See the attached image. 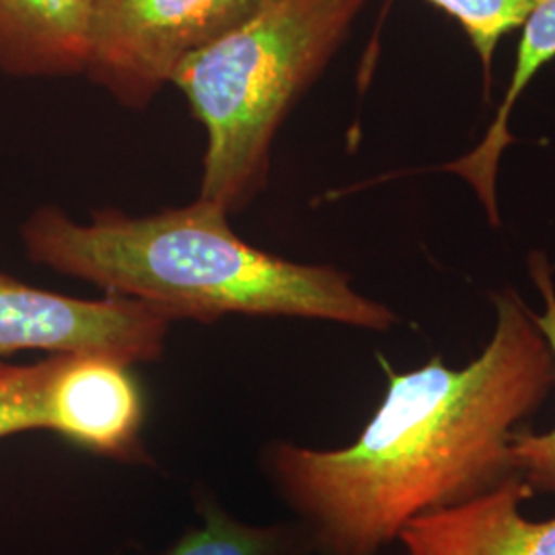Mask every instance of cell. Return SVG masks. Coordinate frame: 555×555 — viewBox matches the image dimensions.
<instances>
[{"mask_svg": "<svg viewBox=\"0 0 555 555\" xmlns=\"http://www.w3.org/2000/svg\"><path fill=\"white\" fill-rule=\"evenodd\" d=\"M366 0H263L199 48L171 82L206 132L198 198L224 212L268 183L282 121L348 40Z\"/></svg>", "mask_w": 555, "mask_h": 555, "instance_id": "3", "label": "cell"}, {"mask_svg": "<svg viewBox=\"0 0 555 555\" xmlns=\"http://www.w3.org/2000/svg\"><path fill=\"white\" fill-rule=\"evenodd\" d=\"M555 60V0H541L520 27L516 46L515 68L506 87L504 100L498 105L496 116L490 121L483 139L476 149L459 159L442 165V171L465 179L486 208L488 220L498 227L496 179L504 151L513 144L511 118L516 103L527 91L537 73Z\"/></svg>", "mask_w": 555, "mask_h": 555, "instance_id": "9", "label": "cell"}, {"mask_svg": "<svg viewBox=\"0 0 555 555\" xmlns=\"http://www.w3.org/2000/svg\"><path fill=\"white\" fill-rule=\"evenodd\" d=\"M107 0H93V4H95V9H100V7H103Z\"/></svg>", "mask_w": 555, "mask_h": 555, "instance_id": "14", "label": "cell"}, {"mask_svg": "<svg viewBox=\"0 0 555 555\" xmlns=\"http://www.w3.org/2000/svg\"><path fill=\"white\" fill-rule=\"evenodd\" d=\"M95 13L93 0H0V75L85 77Z\"/></svg>", "mask_w": 555, "mask_h": 555, "instance_id": "8", "label": "cell"}, {"mask_svg": "<svg viewBox=\"0 0 555 555\" xmlns=\"http://www.w3.org/2000/svg\"><path fill=\"white\" fill-rule=\"evenodd\" d=\"M48 358L0 369V438L43 430V387Z\"/></svg>", "mask_w": 555, "mask_h": 555, "instance_id": "13", "label": "cell"}, {"mask_svg": "<svg viewBox=\"0 0 555 555\" xmlns=\"http://www.w3.org/2000/svg\"><path fill=\"white\" fill-rule=\"evenodd\" d=\"M202 522L165 555H313L297 520L247 522L215 500H202Z\"/></svg>", "mask_w": 555, "mask_h": 555, "instance_id": "10", "label": "cell"}, {"mask_svg": "<svg viewBox=\"0 0 555 555\" xmlns=\"http://www.w3.org/2000/svg\"><path fill=\"white\" fill-rule=\"evenodd\" d=\"M461 25L483 68V87L492 91V68L500 40L520 29L541 0H428Z\"/></svg>", "mask_w": 555, "mask_h": 555, "instance_id": "12", "label": "cell"}, {"mask_svg": "<svg viewBox=\"0 0 555 555\" xmlns=\"http://www.w3.org/2000/svg\"><path fill=\"white\" fill-rule=\"evenodd\" d=\"M496 325L469 364L433 357L397 373L350 444L268 440L259 469L313 555H378L408 522L481 496L516 476L513 440L555 387L552 348L527 302L494 295Z\"/></svg>", "mask_w": 555, "mask_h": 555, "instance_id": "1", "label": "cell"}, {"mask_svg": "<svg viewBox=\"0 0 555 555\" xmlns=\"http://www.w3.org/2000/svg\"><path fill=\"white\" fill-rule=\"evenodd\" d=\"M171 323L140 300L66 297L0 272V369L25 350L100 354L128 366L157 362Z\"/></svg>", "mask_w": 555, "mask_h": 555, "instance_id": "5", "label": "cell"}, {"mask_svg": "<svg viewBox=\"0 0 555 555\" xmlns=\"http://www.w3.org/2000/svg\"><path fill=\"white\" fill-rule=\"evenodd\" d=\"M144 399L130 366L100 354H48L43 430L95 455L149 463Z\"/></svg>", "mask_w": 555, "mask_h": 555, "instance_id": "6", "label": "cell"}, {"mask_svg": "<svg viewBox=\"0 0 555 555\" xmlns=\"http://www.w3.org/2000/svg\"><path fill=\"white\" fill-rule=\"evenodd\" d=\"M529 276L543 300V313H533V318L552 348L555 364V278L545 254L533 251L529 256ZM511 453L516 476L535 494H555V428L539 435L529 428H520Z\"/></svg>", "mask_w": 555, "mask_h": 555, "instance_id": "11", "label": "cell"}, {"mask_svg": "<svg viewBox=\"0 0 555 555\" xmlns=\"http://www.w3.org/2000/svg\"><path fill=\"white\" fill-rule=\"evenodd\" d=\"M535 492L518 476L459 506L417 516L397 537L405 555H555V516L535 520Z\"/></svg>", "mask_w": 555, "mask_h": 555, "instance_id": "7", "label": "cell"}, {"mask_svg": "<svg viewBox=\"0 0 555 555\" xmlns=\"http://www.w3.org/2000/svg\"><path fill=\"white\" fill-rule=\"evenodd\" d=\"M21 243L34 263L173 321L318 319L366 332L399 323L393 309L358 293L346 272L261 251L231 229L229 212L202 198L151 217L100 210L87 222L40 206L21 224Z\"/></svg>", "mask_w": 555, "mask_h": 555, "instance_id": "2", "label": "cell"}, {"mask_svg": "<svg viewBox=\"0 0 555 555\" xmlns=\"http://www.w3.org/2000/svg\"><path fill=\"white\" fill-rule=\"evenodd\" d=\"M263 0H107L95 13L85 77L126 109H146L179 64Z\"/></svg>", "mask_w": 555, "mask_h": 555, "instance_id": "4", "label": "cell"}]
</instances>
